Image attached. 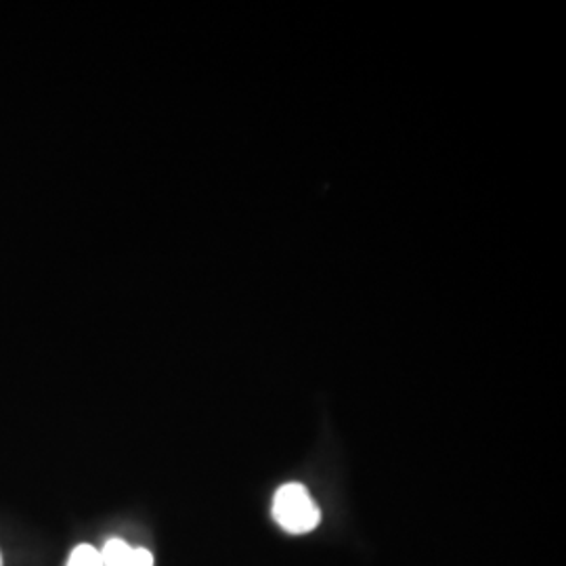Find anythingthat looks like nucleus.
<instances>
[{"label":"nucleus","mask_w":566,"mask_h":566,"mask_svg":"<svg viewBox=\"0 0 566 566\" xmlns=\"http://www.w3.org/2000/svg\"><path fill=\"white\" fill-rule=\"evenodd\" d=\"M0 566H4V558H2V552H0Z\"/></svg>","instance_id":"4"},{"label":"nucleus","mask_w":566,"mask_h":566,"mask_svg":"<svg viewBox=\"0 0 566 566\" xmlns=\"http://www.w3.org/2000/svg\"><path fill=\"white\" fill-rule=\"evenodd\" d=\"M273 518L292 535L311 533L322 521V512L301 483L280 486L273 497Z\"/></svg>","instance_id":"1"},{"label":"nucleus","mask_w":566,"mask_h":566,"mask_svg":"<svg viewBox=\"0 0 566 566\" xmlns=\"http://www.w3.org/2000/svg\"><path fill=\"white\" fill-rule=\"evenodd\" d=\"M65 566H103L102 549L91 544L74 547Z\"/></svg>","instance_id":"3"},{"label":"nucleus","mask_w":566,"mask_h":566,"mask_svg":"<svg viewBox=\"0 0 566 566\" xmlns=\"http://www.w3.org/2000/svg\"><path fill=\"white\" fill-rule=\"evenodd\" d=\"M103 566H154V554L147 547H133L124 539H109L102 549Z\"/></svg>","instance_id":"2"}]
</instances>
